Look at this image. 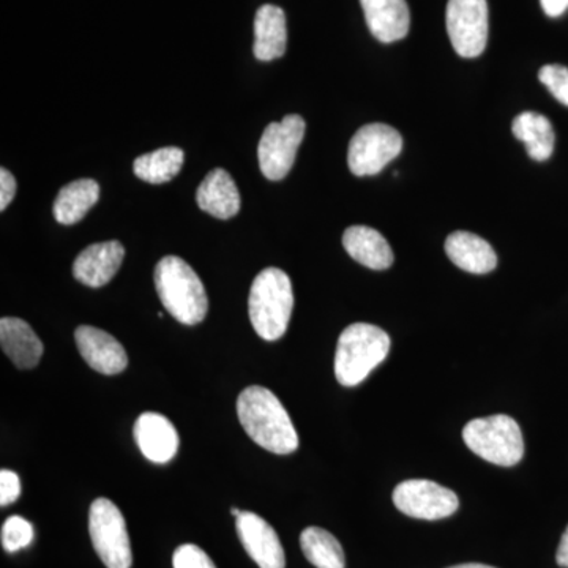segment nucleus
I'll list each match as a JSON object with an SVG mask.
<instances>
[{
  "mask_svg": "<svg viewBox=\"0 0 568 568\" xmlns=\"http://www.w3.org/2000/svg\"><path fill=\"white\" fill-rule=\"evenodd\" d=\"M237 416L253 443L276 455H290L298 448L297 429L282 402L268 388H245L237 399Z\"/></svg>",
  "mask_w": 568,
  "mask_h": 568,
  "instance_id": "1",
  "label": "nucleus"
},
{
  "mask_svg": "<svg viewBox=\"0 0 568 568\" xmlns=\"http://www.w3.org/2000/svg\"><path fill=\"white\" fill-rule=\"evenodd\" d=\"M155 287L164 308L179 323H203L209 312L204 284L181 257L166 256L156 264Z\"/></svg>",
  "mask_w": 568,
  "mask_h": 568,
  "instance_id": "2",
  "label": "nucleus"
},
{
  "mask_svg": "<svg viewBox=\"0 0 568 568\" xmlns=\"http://www.w3.org/2000/svg\"><path fill=\"white\" fill-rule=\"evenodd\" d=\"M294 308L293 283L276 267L264 268L252 284L248 298L250 321L265 342H276L287 331Z\"/></svg>",
  "mask_w": 568,
  "mask_h": 568,
  "instance_id": "3",
  "label": "nucleus"
},
{
  "mask_svg": "<svg viewBox=\"0 0 568 568\" xmlns=\"http://www.w3.org/2000/svg\"><path fill=\"white\" fill-rule=\"evenodd\" d=\"M390 336L377 325L357 323L339 335L335 353V376L345 387L364 383L369 373L386 361Z\"/></svg>",
  "mask_w": 568,
  "mask_h": 568,
  "instance_id": "4",
  "label": "nucleus"
},
{
  "mask_svg": "<svg viewBox=\"0 0 568 568\" xmlns=\"http://www.w3.org/2000/svg\"><path fill=\"white\" fill-rule=\"evenodd\" d=\"M466 446L493 465L510 467L525 457V437L514 418L497 416L476 418L463 429Z\"/></svg>",
  "mask_w": 568,
  "mask_h": 568,
  "instance_id": "5",
  "label": "nucleus"
},
{
  "mask_svg": "<svg viewBox=\"0 0 568 568\" xmlns=\"http://www.w3.org/2000/svg\"><path fill=\"white\" fill-rule=\"evenodd\" d=\"M89 534L93 549L108 568H130L133 564L132 545L125 518L112 500L95 499L89 514Z\"/></svg>",
  "mask_w": 568,
  "mask_h": 568,
  "instance_id": "6",
  "label": "nucleus"
},
{
  "mask_svg": "<svg viewBox=\"0 0 568 568\" xmlns=\"http://www.w3.org/2000/svg\"><path fill=\"white\" fill-rule=\"evenodd\" d=\"M403 138L386 123H368L354 134L347 151L351 173L357 178L379 174L402 153Z\"/></svg>",
  "mask_w": 568,
  "mask_h": 568,
  "instance_id": "7",
  "label": "nucleus"
},
{
  "mask_svg": "<svg viewBox=\"0 0 568 568\" xmlns=\"http://www.w3.org/2000/svg\"><path fill=\"white\" fill-rule=\"evenodd\" d=\"M305 121L290 114L282 122L268 123L257 145L260 168L268 181H282L290 174L297 156L298 145L305 136Z\"/></svg>",
  "mask_w": 568,
  "mask_h": 568,
  "instance_id": "8",
  "label": "nucleus"
},
{
  "mask_svg": "<svg viewBox=\"0 0 568 568\" xmlns=\"http://www.w3.org/2000/svg\"><path fill=\"white\" fill-rule=\"evenodd\" d=\"M447 33L452 47L465 59H476L488 43L487 0H448Z\"/></svg>",
  "mask_w": 568,
  "mask_h": 568,
  "instance_id": "9",
  "label": "nucleus"
},
{
  "mask_svg": "<svg viewBox=\"0 0 568 568\" xmlns=\"http://www.w3.org/2000/svg\"><path fill=\"white\" fill-rule=\"evenodd\" d=\"M394 504L407 517L436 521L452 517L458 510L459 499L452 489L436 481L414 478L394 489Z\"/></svg>",
  "mask_w": 568,
  "mask_h": 568,
  "instance_id": "10",
  "label": "nucleus"
},
{
  "mask_svg": "<svg viewBox=\"0 0 568 568\" xmlns=\"http://www.w3.org/2000/svg\"><path fill=\"white\" fill-rule=\"evenodd\" d=\"M237 536L250 558L260 568H286V556L275 529L253 511H242L235 518Z\"/></svg>",
  "mask_w": 568,
  "mask_h": 568,
  "instance_id": "11",
  "label": "nucleus"
},
{
  "mask_svg": "<svg viewBox=\"0 0 568 568\" xmlns=\"http://www.w3.org/2000/svg\"><path fill=\"white\" fill-rule=\"evenodd\" d=\"M78 349L88 365L102 375L114 376L129 365L125 349L114 336L91 325H80L74 332Z\"/></svg>",
  "mask_w": 568,
  "mask_h": 568,
  "instance_id": "12",
  "label": "nucleus"
},
{
  "mask_svg": "<svg viewBox=\"0 0 568 568\" xmlns=\"http://www.w3.org/2000/svg\"><path fill=\"white\" fill-rule=\"evenodd\" d=\"M134 440L141 454L156 465L170 463L179 450V435L170 418L156 413L138 417L133 428Z\"/></svg>",
  "mask_w": 568,
  "mask_h": 568,
  "instance_id": "13",
  "label": "nucleus"
},
{
  "mask_svg": "<svg viewBox=\"0 0 568 568\" xmlns=\"http://www.w3.org/2000/svg\"><path fill=\"white\" fill-rule=\"evenodd\" d=\"M123 256L125 248L118 241L88 246L74 261V278L89 287H102L118 274Z\"/></svg>",
  "mask_w": 568,
  "mask_h": 568,
  "instance_id": "14",
  "label": "nucleus"
},
{
  "mask_svg": "<svg viewBox=\"0 0 568 568\" xmlns=\"http://www.w3.org/2000/svg\"><path fill=\"white\" fill-rule=\"evenodd\" d=\"M369 32L381 43L403 40L409 32L410 13L406 0H361Z\"/></svg>",
  "mask_w": 568,
  "mask_h": 568,
  "instance_id": "15",
  "label": "nucleus"
},
{
  "mask_svg": "<svg viewBox=\"0 0 568 568\" xmlns=\"http://www.w3.org/2000/svg\"><path fill=\"white\" fill-rule=\"evenodd\" d=\"M196 203L201 211L215 219H233L241 211V193L227 171L222 168L211 171L196 193Z\"/></svg>",
  "mask_w": 568,
  "mask_h": 568,
  "instance_id": "16",
  "label": "nucleus"
},
{
  "mask_svg": "<svg viewBox=\"0 0 568 568\" xmlns=\"http://www.w3.org/2000/svg\"><path fill=\"white\" fill-rule=\"evenodd\" d=\"M0 345L7 357L21 369L36 368L43 355V343L31 325L20 317L0 320Z\"/></svg>",
  "mask_w": 568,
  "mask_h": 568,
  "instance_id": "17",
  "label": "nucleus"
},
{
  "mask_svg": "<svg viewBox=\"0 0 568 568\" xmlns=\"http://www.w3.org/2000/svg\"><path fill=\"white\" fill-rule=\"evenodd\" d=\"M286 14L280 7H261L254 18V58L261 62H271L283 58L286 52Z\"/></svg>",
  "mask_w": 568,
  "mask_h": 568,
  "instance_id": "18",
  "label": "nucleus"
},
{
  "mask_svg": "<svg viewBox=\"0 0 568 568\" xmlns=\"http://www.w3.org/2000/svg\"><path fill=\"white\" fill-rule=\"evenodd\" d=\"M446 253L452 263L469 274H489L497 265L495 248L484 239L467 231L448 235Z\"/></svg>",
  "mask_w": 568,
  "mask_h": 568,
  "instance_id": "19",
  "label": "nucleus"
},
{
  "mask_svg": "<svg viewBox=\"0 0 568 568\" xmlns=\"http://www.w3.org/2000/svg\"><path fill=\"white\" fill-rule=\"evenodd\" d=\"M343 245L353 260L373 271H386L394 264V252L379 231L368 226H351L343 234Z\"/></svg>",
  "mask_w": 568,
  "mask_h": 568,
  "instance_id": "20",
  "label": "nucleus"
},
{
  "mask_svg": "<svg viewBox=\"0 0 568 568\" xmlns=\"http://www.w3.org/2000/svg\"><path fill=\"white\" fill-rule=\"evenodd\" d=\"M511 132L525 142L526 151L536 162H547L555 151V130L551 122L538 112L526 111L515 118Z\"/></svg>",
  "mask_w": 568,
  "mask_h": 568,
  "instance_id": "21",
  "label": "nucleus"
},
{
  "mask_svg": "<svg viewBox=\"0 0 568 568\" xmlns=\"http://www.w3.org/2000/svg\"><path fill=\"white\" fill-rule=\"evenodd\" d=\"M100 197V185L92 179H80L63 186L54 201L55 222L74 224L84 219Z\"/></svg>",
  "mask_w": 568,
  "mask_h": 568,
  "instance_id": "22",
  "label": "nucleus"
},
{
  "mask_svg": "<svg viewBox=\"0 0 568 568\" xmlns=\"http://www.w3.org/2000/svg\"><path fill=\"white\" fill-rule=\"evenodd\" d=\"M185 153L179 148H163L159 151L138 156L133 163V171L141 181L155 183L173 181L181 173Z\"/></svg>",
  "mask_w": 568,
  "mask_h": 568,
  "instance_id": "23",
  "label": "nucleus"
},
{
  "mask_svg": "<svg viewBox=\"0 0 568 568\" xmlns=\"http://www.w3.org/2000/svg\"><path fill=\"white\" fill-rule=\"evenodd\" d=\"M301 548L306 560L316 568H345L342 545L328 530L306 528L301 536Z\"/></svg>",
  "mask_w": 568,
  "mask_h": 568,
  "instance_id": "24",
  "label": "nucleus"
},
{
  "mask_svg": "<svg viewBox=\"0 0 568 568\" xmlns=\"http://www.w3.org/2000/svg\"><path fill=\"white\" fill-rule=\"evenodd\" d=\"M2 547L7 552L28 548L33 540V526L22 517H10L2 526Z\"/></svg>",
  "mask_w": 568,
  "mask_h": 568,
  "instance_id": "25",
  "label": "nucleus"
},
{
  "mask_svg": "<svg viewBox=\"0 0 568 568\" xmlns=\"http://www.w3.org/2000/svg\"><path fill=\"white\" fill-rule=\"evenodd\" d=\"M538 80L541 84L547 85L549 92L552 93L558 102L568 106V69L558 63L545 65L544 69L538 71Z\"/></svg>",
  "mask_w": 568,
  "mask_h": 568,
  "instance_id": "26",
  "label": "nucleus"
},
{
  "mask_svg": "<svg viewBox=\"0 0 568 568\" xmlns=\"http://www.w3.org/2000/svg\"><path fill=\"white\" fill-rule=\"evenodd\" d=\"M174 568H216L207 552L196 545H182L174 551Z\"/></svg>",
  "mask_w": 568,
  "mask_h": 568,
  "instance_id": "27",
  "label": "nucleus"
},
{
  "mask_svg": "<svg viewBox=\"0 0 568 568\" xmlns=\"http://www.w3.org/2000/svg\"><path fill=\"white\" fill-rule=\"evenodd\" d=\"M21 496V480L13 470H0V506L17 503Z\"/></svg>",
  "mask_w": 568,
  "mask_h": 568,
  "instance_id": "28",
  "label": "nucleus"
},
{
  "mask_svg": "<svg viewBox=\"0 0 568 568\" xmlns=\"http://www.w3.org/2000/svg\"><path fill=\"white\" fill-rule=\"evenodd\" d=\"M17 194V181L9 170H0V211H6Z\"/></svg>",
  "mask_w": 568,
  "mask_h": 568,
  "instance_id": "29",
  "label": "nucleus"
},
{
  "mask_svg": "<svg viewBox=\"0 0 568 568\" xmlns=\"http://www.w3.org/2000/svg\"><path fill=\"white\" fill-rule=\"evenodd\" d=\"M540 3L549 18H558L568 9V0H540Z\"/></svg>",
  "mask_w": 568,
  "mask_h": 568,
  "instance_id": "30",
  "label": "nucleus"
},
{
  "mask_svg": "<svg viewBox=\"0 0 568 568\" xmlns=\"http://www.w3.org/2000/svg\"><path fill=\"white\" fill-rule=\"evenodd\" d=\"M556 560H558V566L568 568V526L566 532H564L562 538H560V544L558 548V555H556Z\"/></svg>",
  "mask_w": 568,
  "mask_h": 568,
  "instance_id": "31",
  "label": "nucleus"
},
{
  "mask_svg": "<svg viewBox=\"0 0 568 568\" xmlns=\"http://www.w3.org/2000/svg\"><path fill=\"white\" fill-rule=\"evenodd\" d=\"M448 568H496L491 566H485V564H462V566L448 567Z\"/></svg>",
  "mask_w": 568,
  "mask_h": 568,
  "instance_id": "32",
  "label": "nucleus"
},
{
  "mask_svg": "<svg viewBox=\"0 0 568 568\" xmlns=\"http://www.w3.org/2000/svg\"><path fill=\"white\" fill-rule=\"evenodd\" d=\"M231 514H233V515H234V517H235V518H237V517H239V515H241V514H242V511H241V510H239V508H231Z\"/></svg>",
  "mask_w": 568,
  "mask_h": 568,
  "instance_id": "33",
  "label": "nucleus"
}]
</instances>
